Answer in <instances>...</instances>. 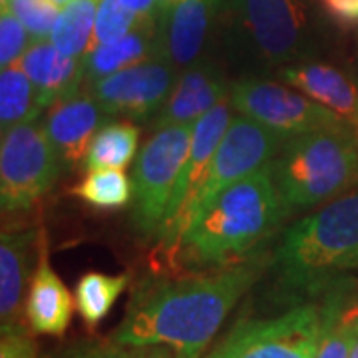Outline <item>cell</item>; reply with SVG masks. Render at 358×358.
<instances>
[{
  "label": "cell",
  "instance_id": "obj_30",
  "mask_svg": "<svg viewBox=\"0 0 358 358\" xmlns=\"http://www.w3.org/2000/svg\"><path fill=\"white\" fill-rule=\"evenodd\" d=\"M32 42L34 38L30 36L26 26L8 8V4L0 0V66L8 68L18 64Z\"/></svg>",
  "mask_w": 358,
  "mask_h": 358
},
{
  "label": "cell",
  "instance_id": "obj_9",
  "mask_svg": "<svg viewBox=\"0 0 358 358\" xmlns=\"http://www.w3.org/2000/svg\"><path fill=\"white\" fill-rule=\"evenodd\" d=\"M229 100L239 114L253 117L287 141L313 129L346 124L301 90L261 78H245L233 84Z\"/></svg>",
  "mask_w": 358,
  "mask_h": 358
},
{
  "label": "cell",
  "instance_id": "obj_23",
  "mask_svg": "<svg viewBox=\"0 0 358 358\" xmlns=\"http://www.w3.org/2000/svg\"><path fill=\"white\" fill-rule=\"evenodd\" d=\"M98 2L100 0H72L60 8L50 42L62 54L72 58H84L88 54L94 38Z\"/></svg>",
  "mask_w": 358,
  "mask_h": 358
},
{
  "label": "cell",
  "instance_id": "obj_8",
  "mask_svg": "<svg viewBox=\"0 0 358 358\" xmlns=\"http://www.w3.org/2000/svg\"><path fill=\"white\" fill-rule=\"evenodd\" d=\"M235 24L267 62L285 64L305 50L313 0H231Z\"/></svg>",
  "mask_w": 358,
  "mask_h": 358
},
{
  "label": "cell",
  "instance_id": "obj_27",
  "mask_svg": "<svg viewBox=\"0 0 358 358\" xmlns=\"http://www.w3.org/2000/svg\"><path fill=\"white\" fill-rule=\"evenodd\" d=\"M143 20L120 0H100L96 10V24H94V38L92 48L108 44L126 36L134 28H138ZM90 48V50H92Z\"/></svg>",
  "mask_w": 358,
  "mask_h": 358
},
{
  "label": "cell",
  "instance_id": "obj_36",
  "mask_svg": "<svg viewBox=\"0 0 358 358\" xmlns=\"http://www.w3.org/2000/svg\"><path fill=\"white\" fill-rule=\"evenodd\" d=\"M173 2H176V0H159V6H162V16H164V13H166L167 8H169Z\"/></svg>",
  "mask_w": 358,
  "mask_h": 358
},
{
  "label": "cell",
  "instance_id": "obj_6",
  "mask_svg": "<svg viewBox=\"0 0 358 358\" xmlns=\"http://www.w3.org/2000/svg\"><path fill=\"white\" fill-rule=\"evenodd\" d=\"M66 169L44 122H28L2 134L0 207L4 213L26 211L54 187Z\"/></svg>",
  "mask_w": 358,
  "mask_h": 358
},
{
  "label": "cell",
  "instance_id": "obj_11",
  "mask_svg": "<svg viewBox=\"0 0 358 358\" xmlns=\"http://www.w3.org/2000/svg\"><path fill=\"white\" fill-rule=\"evenodd\" d=\"M173 84L176 66L159 54L90 84V94L108 117L145 120L164 108Z\"/></svg>",
  "mask_w": 358,
  "mask_h": 358
},
{
  "label": "cell",
  "instance_id": "obj_20",
  "mask_svg": "<svg viewBox=\"0 0 358 358\" xmlns=\"http://www.w3.org/2000/svg\"><path fill=\"white\" fill-rule=\"evenodd\" d=\"M162 54V34L159 22L143 20L126 36L100 44L84 56L86 84H94L102 78L115 74L124 68L145 62Z\"/></svg>",
  "mask_w": 358,
  "mask_h": 358
},
{
  "label": "cell",
  "instance_id": "obj_15",
  "mask_svg": "<svg viewBox=\"0 0 358 358\" xmlns=\"http://www.w3.org/2000/svg\"><path fill=\"white\" fill-rule=\"evenodd\" d=\"M221 0H176L159 20L162 54L176 68L192 66L203 50Z\"/></svg>",
  "mask_w": 358,
  "mask_h": 358
},
{
  "label": "cell",
  "instance_id": "obj_37",
  "mask_svg": "<svg viewBox=\"0 0 358 358\" xmlns=\"http://www.w3.org/2000/svg\"><path fill=\"white\" fill-rule=\"evenodd\" d=\"M346 268H358V255L355 257V259H352V261H350V263H348V265H346L345 271H346Z\"/></svg>",
  "mask_w": 358,
  "mask_h": 358
},
{
  "label": "cell",
  "instance_id": "obj_12",
  "mask_svg": "<svg viewBox=\"0 0 358 358\" xmlns=\"http://www.w3.org/2000/svg\"><path fill=\"white\" fill-rule=\"evenodd\" d=\"M231 108L233 106H231L229 96H227L215 108H211L201 120H197L193 124L189 155H187V162H185L183 173L179 179L178 192H176L173 203H171L169 217H167L166 225L157 237V239H162V243H166L167 251H171V253L176 251L185 225L189 223L195 201H197L199 192H201L205 179H207V173H209L213 154L217 150L225 129L229 126Z\"/></svg>",
  "mask_w": 358,
  "mask_h": 358
},
{
  "label": "cell",
  "instance_id": "obj_33",
  "mask_svg": "<svg viewBox=\"0 0 358 358\" xmlns=\"http://www.w3.org/2000/svg\"><path fill=\"white\" fill-rule=\"evenodd\" d=\"M124 6H128L131 13H136L141 20L159 22L162 20V6L159 0H120Z\"/></svg>",
  "mask_w": 358,
  "mask_h": 358
},
{
  "label": "cell",
  "instance_id": "obj_34",
  "mask_svg": "<svg viewBox=\"0 0 358 358\" xmlns=\"http://www.w3.org/2000/svg\"><path fill=\"white\" fill-rule=\"evenodd\" d=\"M336 299H338V317L343 320V324L358 333V294L355 299L346 301L341 289H336Z\"/></svg>",
  "mask_w": 358,
  "mask_h": 358
},
{
  "label": "cell",
  "instance_id": "obj_14",
  "mask_svg": "<svg viewBox=\"0 0 358 358\" xmlns=\"http://www.w3.org/2000/svg\"><path fill=\"white\" fill-rule=\"evenodd\" d=\"M76 301L62 279L56 275L48 261L46 235H38V267L32 273V281L26 294V324L34 334L62 336L70 327Z\"/></svg>",
  "mask_w": 358,
  "mask_h": 358
},
{
  "label": "cell",
  "instance_id": "obj_2",
  "mask_svg": "<svg viewBox=\"0 0 358 358\" xmlns=\"http://www.w3.org/2000/svg\"><path fill=\"white\" fill-rule=\"evenodd\" d=\"M287 217L271 164L219 192L195 211L176 255L193 268H221L247 261Z\"/></svg>",
  "mask_w": 358,
  "mask_h": 358
},
{
  "label": "cell",
  "instance_id": "obj_38",
  "mask_svg": "<svg viewBox=\"0 0 358 358\" xmlns=\"http://www.w3.org/2000/svg\"><path fill=\"white\" fill-rule=\"evenodd\" d=\"M54 4H58V6H64V4H68V2H72V0H52Z\"/></svg>",
  "mask_w": 358,
  "mask_h": 358
},
{
  "label": "cell",
  "instance_id": "obj_1",
  "mask_svg": "<svg viewBox=\"0 0 358 358\" xmlns=\"http://www.w3.org/2000/svg\"><path fill=\"white\" fill-rule=\"evenodd\" d=\"M261 273V257H251L209 275L141 282L110 338L122 345L169 346L179 358H199Z\"/></svg>",
  "mask_w": 358,
  "mask_h": 358
},
{
  "label": "cell",
  "instance_id": "obj_28",
  "mask_svg": "<svg viewBox=\"0 0 358 358\" xmlns=\"http://www.w3.org/2000/svg\"><path fill=\"white\" fill-rule=\"evenodd\" d=\"M322 308H324V329H322V338H320L315 358H350L355 331L343 324V320L338 317L336 291L331 293Z\"/></svg>",
  "mask_w": 358,
  "mask_h": 358
},
{
  "label": "cell",
  "instance_id": "obj_31",
  "mask_svg": "<svg viewBox=\"0 0 358 358\" xmlns=\"http://www.w3.org/2000/svg\"><path fill=\"white\" fill-rule=\"evenodd\" d=\"M30 333L26 327L10 331V333H2L0 358H38V348Z\"/></svg>",
  "mask_w": 358,
  "mask_h": 358
},
{
  "label": "cell",
  "instance_id": "obj_24",
  "mask_svg": "<svg viewBox=\"0 0 358 358\" xmlns=\"http://www.w3.org/2000/svg\"><path fill=\"white\" fill-rule=\"evenodd\" d=\"M140 129L128 122H114L106 124L98 129L94 140L90 143L88 154L84 159L86 169H124L131 164L138 154Z\"/></svg>",
  "mask_w": 358,
  "mask_h": 358
},
{
  "label": "cell",
  "instance_id": "obj_26",
  "mask_svg": "<svg viewBox=\"0 0 358 358\" xmlns=\"http://www.w3.org/2000/svg\"><path fill=\"white\" fill-rule=\"evenodd\" d=\"M56 358H179L176 350L162 345H122L115 341H86L68 346Z\"/></svg>",
  "mask_w": 358,
  "mask_h": 358
},
{
  "label": "cell",
  "instance_id": "obj_17",
  "mask_svg": "<svg viewBox=\"0 0 358 358\" xmlns=\"http://www.w3.org/2000/svg\"><path fill=\"white\" fill-rule=\"evenodd\" d=\"M18 64L32 80L44 110L78 94L86 82L84 58L66 56L50 40L32 42Z\"/></svg>",
  "mask_w": 358,
  "mask_h": 358
},
{
  "label": "cell",
  "instance_id": "obj_18",
  "mask_svg": "<svg viewBox=\"0 0 358 358\" xmlns=\"http://www.w3.org/2000/svg\"><path fill=\"white\" fill-rule=\"evenodd\" d=\"M227 96L229 90L211 68L192 66L176 80L164 108L155 114L154 128L193 126Z\"/></svg>",
  "mask_w": 358,
  "mask_h": 358
},
{
  "label": "cell",
  "instance_id": "obj_16",
  "mask_svg": "<svg viewBox=\"0 0 358 358\" xmlns=\"http://www.w3.org/2000/svg\"><path fill=\"white\" fill-rule=\"evenodd\" d=\"M38 231H2L0 235V331L24 329V289Z\"/></svg>",
  "mask_w": 358,
  "mask_h": 358
},
{
  "label": "cell",
  "instance_id": "obj_13",
  "mask_svg": "<svg viewBox=\"0 0 358 358\" xmlns=\"http://www.w3.org/2000/svg\"><path fill=\"white\" fill-rule=\"evenodd\" d=\"M108 115L88 92H78L48 108L44 128L66 169L84 166L90 143Z\"/></svg>",
  "mask_w": 358,
  "mask_h": 358
},
{
  "label": "cell",
  "instance_id": "obj_21",
  "mask_svg": "<svg viewBox=\"0 0 358 358\" xmlns=\"http://www.w3.org/2000/svg\"><path fill=\"white\" fill-rule=\"evenodd\" d=\"M44 112L36 88L20 64L2 68L0 72V131L20 124L36 122Z\"/></svg>",
  "mask_w": 358,
  "mask_h": 358
},
{
  "label": "cell",
  "instance_id": "obj_25",
  "mask_svg": "<svg viewBox=\"0 0 358 358\" xmlns=\"http://www.w3.org/2000/svg\"><path fill=\"white\" fill-rule=\"evenodd\" d=\"M78 199L96 209H120L134 199V183L124 169H90V173L72 187Z\"/></svg>",
  "mask_w": 358,
  "mask_h": 358
},
{
  "label": "cell",
  "instance_id": "obj_22",
  "mask_svg": "<svg viewBox=\"0 0 358 358\" xmlns=\"http://www.w3.org/2000/svg\"><path fill=\"white\" fill-rule=\"evenodd\" d=\"M128 273L108 275V273L90 271L80 277L74 289V301H76V310L90 329L98 327L110 315L115 301L128 289Z\"/></svg>",
  "mask_w": 358,
  "mask_h": 358
},
{
  "label": "cell",
  "instance_id": "obj_19",
  "mask_svg": "<svg viewBox=\"0 0 358 358\" xmlns=\"http://www.w3.org/2000/svg\"><path fill=\"white\" fill-rule=\"evenodd\" d=\"M282 80L345 120L358 134V86L338 68L322 62L289 66Z\"/></svg>",
  "mask_w": 358,
  "mask_h": 358
},
{
  "label": "cell",
  "instance_id": "obj_35",
  "mask_svg": "<svg viewBox=\"0 0 358 358\" xmlns=\"http://www.w3.org/2000/svg\"><path fill=\"white\" fill-rule=\"evenodd\" d=\"M350 358H358V333L355 331V338H352V348H350Z\"/></svg>",
  "mask_w": 358,
  "mask_h": 358
},
{
  "label": "cell",
  "instance_id": "obj_5",
  "mask_svg": "<svg viewBox=\"0 0 358 358\" xmlns=\"http://www.w3.org/2000/svg\"><path fill=\"white\" fill-rule=\"evenodd\" d=\"M193 126H164L141 148L134 169V225L145 237H159L192 148Z\"/></svg>",
  "mask_w": 358,
  "mask_h": 358
},
{
  "label": "cell",
  "instance_id": "obj_7",
  "mask_svg": "<svg viewBox=\"0 0 358 358\" xmlns=\"http://www.w3.org/2000/svg\"><path fill=\"white\" fill-rule=\"evenodd\" d=\"M324 308L299 305L268 319L239 320L205 358H315Z\"/></svg>",
  "mask_w": 358,
  "mask_h": 358
},
{
  "label": "cell",
  "instance_id": "obj_32",
  "mask_svg": "<svg viewBox=\"0 0 358 358\" xmlns=\"http://www.w3.org/2000/svg\"><path fill=\"white\" fill-rule=\"evenodd\" d=\"M320 4L338 24H358V0H320Z\"/></svg>",
  "mask_w": 358,
  "mask_h": 358
},
{
  "label": "cell",
  "instance_id": "obj_4",
  "mask_svg": "<svg viewBox=\"0 0 358 358\" xmlns=\"http://www.w3.org/2000/svg\"><path fill=\"white\" fill-rule=\"evenodd\" d=\"M358 255V187L334 197L285 233L275 263L287 281L324 287Z\"/></svg>",
  "mask_w": 358,
  "mask_h": 358
},
{
  "label": "cell",
  "instance_id": "obj_3",
  "mask_svg": "<svg viewBox=\"0 0 358 358\" xmlns=\"http://www.w3.org/2000/svg\"><path fill=\"white\" fill-rule=\"evenodd\" d=\"M271 169L287 215L327 203L358 185V134L338 124L294 136Z\"/></svg>",
  "mask_w": 358,
  "mask_h": 358
},
{
  "label": "cell",
  "instance_id": "obj_29",
  "mask_svg": "<svg viewBox=\"0 0 358 358\" xmlns=\"http://www.w3.org/2000/svg\"><path fill=\"white\" fill-rule=\"evenodd\" d=\"M8 4L18 20L26 26L30 36L36 40H50L52 28L56 24V18L60 14L58 4L52 0H2Z\"/></svg>",
  "mask_w": 358,
  "mask_h": 358
},
{
  "label": "cell",
  "instance_id": "obj_10",
  "mask_svg": "<svg viewBox=\"0 0 358 358\" xmlns=\"http://www.w3.org/2000/svg\"><path fill=\"white\" fill-rule=\"evenodd\" d=\"M285 143H287L285 138H281L277 131L268 129L267 126L255 122L253 117H247L243 114L231 117L229 126L213 154L209 173L195 201L192 217L197 209L209 203L219 192L229 187L231 183L268 166L275 159V155L281 152Z\"/></svg>",
  "mask_w": 358,
  "mask_h": 358
}]
</instances>
